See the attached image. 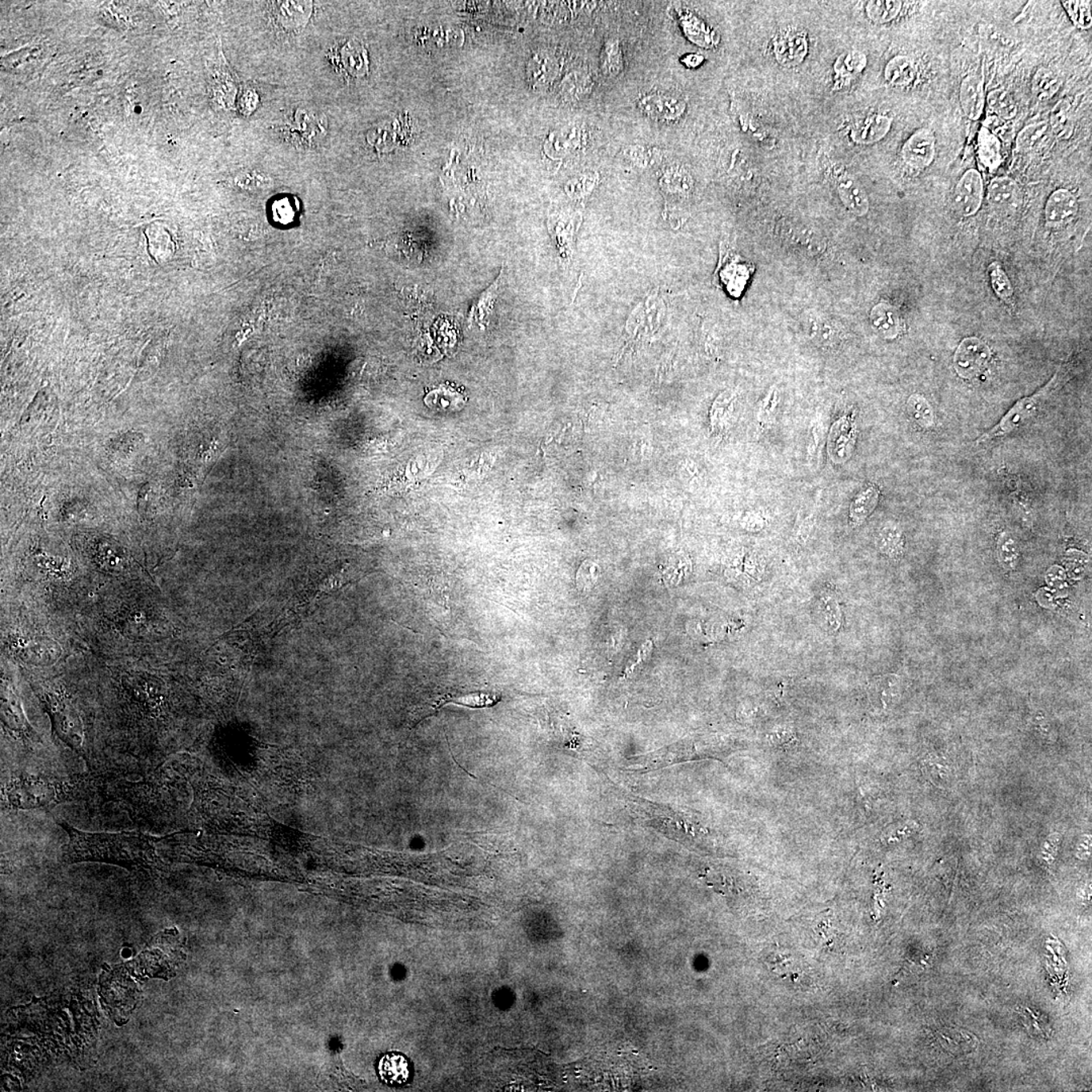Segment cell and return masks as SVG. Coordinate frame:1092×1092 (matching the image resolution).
<instances>
[{
    "label": "cell",
    "instance_id": "6da1fadb",
    "mask_svg": "<svg viewBox=\"0 0 1092 1092\" xmlns=\"http://www.w3.org/2000/svg\"><path fill=\"white\" fill-rule=\"evenodd\" d=\"M59 825L69 838L67 845L63 846L65 863L95 861L151 870H159L162 865L157 854V846L166 837H153L138 831L87 833L76 830L65 822Z\"/></svg>",
    "mask_w": 1092,
    "mask_h": 1092
},
{
    "label": "cell",
    "instance_id": "7a4b0ae2",
    "mask_svg": "<svg viewBox=\"0 0 1092 1092\" xmlns=\"http://www.w3.org/2000/svg\"><path fill=\"white\" fill-rule=\"evenodd\" d=\"M103 781L102 775L95 774L60 780L30 775L14 777L2 788V803L13 810H49L87 798L98 792Z\"/></svg>",
    "mask_w": 1092,
    "mask_h": 1092
},
{
    "label": "cell",
    "instance_id": "3957f363",
    "mask_svg": "<svg viewBox=\"0 0 1092 1092\" xmlns=\"http://www.w3.org/2000/svg\"><path fill=\"white\" fill-rule=\"evenodd\" d=\"M43 702L51 715L53 730L60 739L79 754L91 769L90 758L84 746L82 720L70 699L58 692H44Z\"/></svg>",
    "mask_w": 1092,
    "mask_h": 1092
},
{
    "label": "cell",
    "instance_id": "277c9868",
    "mask_svg": "<svg viewBox=\"0 0 1092 1092\" xmlns=\"http://www.w3.org/2000/svg\"><path fill=\"white\" fill-rule=\"evenodd\" d=\"M668 308L658 290L635 306L626 322L628 337L634 342L654 338L665 324Z\"/></svg>",
    "mask_w": 1092,
    "mask_h": 1092
},
{
    "label": "cell",
    "instance_id": "5b68a950",
    "mask_svg": "<svg viewBox=\"0 0 1092 1092\" xmlns=\"http://www.w3.org/2000/svg\"><path fill=\"white\" fill-rule=\"evenodd\" d=\"M1057 375L1054 377L1048 385H1046L1039 392L1033 396L1026 397L1019 400L1009 412L1003 416L1000 422L994 428L986 433L977 440V444H981L998 437L1006 436L1021 426L1026 420L1033 417L1040 407L1041 402L1044 400L1047 394L1051 392L1052 388L1056 385Z\"/></svg>",
    "mask_w": 1092,
    "mask_h": 1092
},
{
    "label": "cell",
    "instance_id": "8992f818",
    "mask_svg": "<svg viewBox=\"0 0 1092 1092\" xmlns=\"http://www.w3.org/2000/svg\"><path fill=\"white\" fill-rule=\"evenodd\" d=\"M990 347L977 337H967L961 341L954 355V367L959 377L972 379L978 377L990 366Z\"/></svg>",
    "mask_w": 1092,
    "mask_h": 1092
},
{
    "label": "cell",
    "instance_id": "52a82bcc",
    "mask_svg": "<svg viewBox=\"0 0 1092 1092\" xmlns=\"http://www.w3.org/2000/svg\"><path fill=\"white\" fill-rule=\"evenodd\" d=\"M773 52L777 62L784 67H796L803 62L808 53L807 34L804 30L789 28L781 30L774 38Z\"/></svg>",
    "mask_w": 1092,
    "mask_h": 1092
},
{
    "label": "cell",
    "instance_id": "ba28073f",
    "mask_svg": "<svg viewBox=\"0 0 1092 1092\" xmlns=\"http://www.w3.org/2000/svg\"><path fill=\"white\" fill-rule=\"evenodd\" d=\"M983 201V180L980 172L969 170L957 183L954 193V204L958 213L971 217L978 212Z\"/></svg>",
    "mask_w": 1092,
    "mask_h": 1092
},
{
    "label": "cell",
    "instance_id": "9c48e42d",
    "mask_svg": "<svg viewBox=\"0 0 1092 1092\" xmlns=\"http://www.w3.org/2000/svg\"><path fill=\"white\" fill-rule=\"evenodd\" d=\"M272 17L286 32H300L308 25L313 14L312 2H274L270 3Z\"/></svg>",
    "mask_w": 1092,
    "mask_h": 1092
},
{
    "label": "cell",
    "instance_id": "30bf717a",
    "mask_svg": "<svg viewBox=\"0 0 1092 1092\" xmlns=\"http://www.w3.org/2000/svg\"><path fill=\"white\" fill-rule=\"evenodd\" d=\"M326 120L324 116L313 110L298 109L287 125V131L297 143L313 145L325 135Z\"/></svg>",
    "mask_w": 1092,
    "mask_h": 1092
},
{
    "label": "cell",
    "instance_id": "8fae6325",
    "mask_svg": "<svg viewBox=\"0 0 1092 1092\" xmlns=\"http://www.w3.org/2000/svg\"><path fill=\"white\" fill-rule=\"evenodd\" d=\"M936 155V138L929 129L918 130L904 144L902 157L908 166L922 170L933 163Z\"/></svg>",
    "mask_w": 1092,
    "mask_h": 1092
},
{
    "label": "cell",
    "instance_id": "7c38bea8",
    "mask_svg": "<svg viewBox=\"0 0 1092 1092\" xmlns=\"http://www.w3.org/2000/svg\"><path fill=\"white\" fill-rule=\"evenodd\" d=\"M638 106L653 120L673 122L683 116L687 103L675 95L651 94L641 98Z\"/></svg>",
    "mask_w": 1092,
    "mask_h": 1092
},
{
    "label": "cell",
    "instance_id": "4fadbf2b",
    "mask_svg": "<svg viewBox=\"0 0 1092 1092\" xmlns=\"http://www.w3.org/2000/svg\"><path fill=\"white\" fill-rule=\"evenodd\" d=\"M987 199L994 212L1006 216L1014 214L1021 205L1022 193L1014 179L998 176L988 186Z\"/></svg>",
    "mask_w": 1092,
    "mask_h": 1092
},
{
    "label": "cell",
    "instance_id": "5bb4252c",
    "mask_svg": "<svg viewBox=\"0 0 1092 1092\" xmlns=\"http://www.w3.org/2000/svg\"><path fill=\"white\" fill-rule=\"evenodd\" d=\"M802 324L808 338L818 346L834 347L842 340L841 329L822 313L810 310L803 314Z\"/></svg>",
    "mask_w": 1092,
    "mask_h": 1092
},
{
    "label": "cell",
    "instance_id": "9a60e30c",
    "mask_svg": "<svg viewBox=\"0 0 1092 1092\" xmlns=\"http://www.w3.org/2000/svg\"><path fill=\"white\" fill-rule=\"evenodd\" d=\"M835 189L846 208L854 216L864 217L870 210L867 194L859 180L849 172H840L835 176Z\"/></svg>",
    "mask_w": 1092,
    "mask_h": 1092
},
{
    "label": "cell",
    "instance_id": "2e32d148",
    "mask_svg": "<svg viewBox=\"0 0 1092 1092\" xmlns=\"http://www.w3.org/2000/svg\"><path fill=\"white\" fill-rule=\"evenodd\" d=\"M815 609L819 626L827 634L837 635L844 626V613L837 592L830 588L822 590L816 601Z\"/></svg>",
    "mask_w": 1092,
    "mask_h": 1092
},
{
    "label": "cell",
    "instance_id": "e0dca14e",
    "mask_svg": "<svg viewBox=\"0 0 1092 1092\" xmlns=\"http://www.w3.org/2000/svg\"><path fill=\"white\" fill-rule=\"evenodd\" d=\"M238 93V80L224 57H220L212 78V97L217 106L229 110L235 103Z\"/></svg>",
    "mask_w": 1092,
    "mask_h": 1092
},
{
    "label": "cell",
    "instance_id": "ac0fdd59",
    "mask_svg": "<svg viewBox=\"0 0 1092 1092\" xmlns=\"http://www.w3.org/2000/svg\"><path fill=\"white\" fill-rule=\"evenodd\" d=\"M1078 210V199L1070 190L1061 189L1054 191L1046 202V223L1051 227H1059L1072 220Z\"/></svg>",
    "mask_w": 1092,
    "mask_h": 1092
},
{
    "label": "cell",
    "instance_id": "d6986e66",
    "mask_svg": "<svg viewBox=\"0 0 1092 1092\" xmlns=\"http://www.w3.org/2000/svg\"><path fill=\"white\" fill-rule=\"evenodd\" d=\"M660 186L666 197L686 201L691 198L694 190V179L684 166L675 164L662 171Z\"/></svg>",
    "mask_w": 1092,
    "mask_h": 1092
},
{
    "label": "cell",
    "instance_id": "ffe728a7",
    "mask_svg": "<svg viewBox=\"0 0 1092 1092\" xmlns=\"http://www.w3.org/2000/svg\"><path fill=\"white\" fill-rule=\"evenodd\" d=\"M960 102L965 116L970 120L977 121L982 116L986 97L983 80L979 76L969 75L963 79L960 86Z\"/></svg>",
    "mask_w": 1092,
    "mask_h": 1092
},
{
    "label": "cell",
    "instance_id": "44dd1931",
    "mask_svg": "<svg viewBox=\"0 0 1092 1092\" xmlns=\"http://www.w3.org/2000/svg\"><path fill=\"white\" fill-rule=\"evenodd\" d=\"M902 695V680L894 674L874 678L869 686L870 700L876 707L888 709L898 703Z\"/></svg>",
    "mask_w": 1092,
    "mask_h": 1092
},
{
    "label": "cell",
    "instance_id": "7402d4cb",
    "mask_svg": "<svg viewBox=\"0 0 1092 1092\" xmlns=\"http://www.w3.org/2000/svg\"><path fill=\"white\" fill-rule=\"evenodd\" d=\"M738 398L737 390L727 389L720 393L715 398L711 406L710 413H709L711 431L714 434H722L731 426Z\"/></svg>",
    "mask_w": 1092,
    "mask_h": 1092
},
{
    "label": "cell",
    "instance_id": "603a6c76",
    "mask_svg": "<svg viewBox=\"0 0 1092 1092\" xmlns=\"http://www.w3.org/2000/svg\"><path fill=\"white\" fill-rule=\"evenodd\" d=\"M869 319L874 330L884 339H896L902 332V319L898 310L887 302H879L874 306L870 312Z\"/></svg>",
    "mask_w": 1092,
    "mask_h": 1092
},
{
    "label": "cell",
    "instance_id": "cb8c5ba5",
    "mask_svg": "<svg viewBox=\"0 0 1092 1092\" xmlns=\"http://www.w3.org/2000/svg\"><path fill=\"white\" fill-rule=\"evenodd\" d=\"M467 398L461 390L450 385H440L424 398L428 408L437 412H458L465 407Z\"/></svg>",
    "mask_w": 1092,
    "mask_h": 1092
},
{
    "label": "cell",
    "instance_id": "d4e9b609",
    "mask_svg": "<svg viewBox=\"0 0 1092 1092\" xmlns=\"http://www.w3.org/2000/svg\"><path fill=\"white\" fill-rule=\"evenodd\" d=\"M892 118L884 114H872L864 118L853 130L852 138L861 145H871L882 140L890 131Z\"/></svg>",
    "mask_w": 1092,
    "mask_h": 1092
},
{
    "label": "cell",
    "instance_id": "484cf974",
    "mask_svg": "<svg viewBox=\"0 0 1092 1092\" xmlns=\"http://www.w3.org/2000/svg\"><path fill=\"white\" fill-rule=\"evenodd\" d=\"M875 546L881 554L898 561L904 554L906 538L902 528L894 522H887L880 528L875 535Z\"/></svg>",
    "mask_w": 1092,
    "mask_h": 1092
},
{
    "label": "cell",
    "instance_id": "4316f807",
    "mask_svg": "<svg viewBox=\"0 0 1092 1092\" xmlns=\"http://www.w3.org/2000/svg\"><path fill=\"white\" fill-rule=\"evenodd\" d=\"M880 492L875 486H868L854 498L850 506V526H861L872 514L879 503Z\"/></svg>",
    "mask_w": 1092,
    "mask_h": 1092
},
{
    "label": "cell",
    "instance_id": "83f0119b",
    "mask_svg": "<svg viewBox=\"0 0 1092 1092\" xmlns=\"http://www.w3.org/2000/svg\"><path fill=\"white\" fill-rule=\"evenodd\" d=\"M2 719L6 727L20 735L28 737L30 734L29 723L22 712L20 700L13 691L2 690Z\"/></svg>",
    "mask_w": 1092,
    "mask_h": 1092
},
{
    "label": "cell",
    "instance_id": "f1b7e54d",
    "mask_svg": "<svg viewBox=\"0 0 1092 1092\" xmlns=\"http://www.w3.org/2000/svg\"><path fill=\"white\" fill-rule=\"evenodd\" d=\"M867 66V57L860 51L842 54L834 63L835 86H845Z\"/></svg>",
    "mask_w": 1092,
    "mask_h": 1092
},
{
    "label": "cell",
    "instance_id": "f546056e",
    "mask_svg": "<svg viewBox=\"0 0 1092 1092\" xmlns=\"http://www.w3.org/2000/svg\"><path fill=\"white\" fill-rule=\"evenodd\" d=\"M885 78L892 86L904 87L910 86L917 78V66L910 57L898 55L894 57L885 67Z\"/></svg>",
    "mask_w": 1092,
    "mask_h": 1092
},
{
    "label": "cell",
    "instance_id": "4dcf8cb0",
    "mask_svg": "<svg viewBox=\"0 0 1092 1092\" xmlns=\"http://www.w3.org/2000/svg\"><path fill=\"white\" fill-rule=\"evenodd\" d=\"M580 221L576 216L558 217L553 222V234L557 241L562 258L568 260L572 258L574 248V232Z\"/></svg>",
    "mask_w": 1092,
    "mask_h": 1092
},
{
    "label": "cell",
    "instance_id": "1f68e13d",
    "mask_svg": "<svg viewBox=\"0 0 1092 1092\" xmlns=\"http://www.w3.org/2000/svg\"><path fill=\"white\" fill-rule=\"evenodd\" d=\"M978 155L981 163L990 171H995L1002 163V146L998 136L990 130H980L978 136Z\"/></svg>",
    "mask_w": 1092,
    "mask_h": 1092
},
{
    "label": "cell",
    "instance_id": "d6a6232c",
    "mask_svg": "<svg viewBox=\"0 0 1092 1092\" xmlns=\"http://www.w3.org/2000/svg\"><path fill=\"white\" fill-rule=\"evenodd\" d=\"M1050 128L1060 140H1068L1074 133L1071 106L1067 101L1063 99L1053 107L1050 114Z\"/></svg>",
    "mask_w": 1092,
    "mask_h": 1092
},
{
    "label": "cell",
    "instance_id": "836d02e7",
    "mask_svg": "<svg viewBox=\"0 0 1092 1092\" xmlns=\"http://www.w3.org/2000/svg\"><path fill=\"white\" fill-rule=\"evenodd\" d=\"M381 1078L386 1083L402 1084L409 1078V1064L404 1056L390 1054L381 1060L378 1065Z\"/></svg>",
    "mask_w": 1092,
    "mask_h": 1092
},
{
    "label": "cell",
    "instance_id": "e575fe53",
    "mask_svg": "<svg viewBox=\"0 0 1092 1092\" xmlns=\"http://www.w3.org/2000/svg\"><path fill=\"white\" fill-rule=\"evenodd\" d=\"M906 409L908 415L919 427L932 429L936 424V416L932 405L922 394H911L907 398Z\"/></svg>",
    "mask_w": 1092,
    "mask_h": 1092
},
{
    "label": "cell",
    "instance_id": "d590c367",
    "mask_svg": "<svg viewBox=\"0 0 1092 1092\" xmlns=\"http://www.w3.org/2000/svg\"><path fill=\"white\" fill-rule=\"evenodd\" d=\"M600 68L606 78H616L623 69V56L618 40L610 39L604 44L600 55Z\"/></svg>",
    "mask_w": 1092,
    "mask_h": 1092
},
{
    "label": "cell",
    "instance_id": "8d00e7d4",
    "mask_svg": "<svg viewBox=\"0 0 1092 1092\" xmlns=\"http://www.w3.org/2000/svg\"><path fill=\"white\" fill-rule=\"evenodd\" d=\"M1049 126L1046 122H1034L1025 126L1017 138L1019 151H1032L1041 147L1048 139Z\"/></svg>",
    "mask_w": 1092,
    "mask_h": 1092
},
{
    "label": "cell",
    "instance_id": "74e56055",
    "mask_svg": "<svg viewBox=\"0 0 1092 1092\" xmlns=\"http://www.w3.org/2000/svg\"><path fill=\"white\" fill-rule=\"evenodd\" d=\"M996 554L1000 565L1006 570L1017 569L1021 557L1018 540L1010 532L999 535L996 544Z\"/></svg>",
    "mask_w": 1092,
    "mask_h": 1092
},
{
    "label": "cell",
    "instance_id": "f35d334b",
    "mask_svg": "<svg viewBox=\"0 0 1092 1092\" xmlns=\"http://www.w3.org/2000/svg\"><path fill=\"white\" fill-rule=\"evenodd\" d=\"M1060 88L1058 76L1051 69L1042 67L1034 73L1032 90L1040 101H1047L1057 94Z\"/></svg>",
    "mask_w": 1092,
    "mask_h": 1092
},
{
    "label": "cell",
    "instance_id": "ab89813d",
    "mask_svg": "<svg viewBox=\"0 0 1092 1092\" xmlns=\"http://www.w3.org/2000/svg\"><path fill=\"white\" fill-rule=\"evenodd\" d=\"M938 1041L949 1052L970 1053L977 1045L976 1039L972 1034L959 1030H940Z\"/></svg>",
    "mask_w": 1092,
    "mask_h": 1092
},
{
    "label": "cell",
    "instance_id": "60d3db41",
    "mask_svg": "<svg viewBox=\"0 0 1092 1092\" xmlns=\"http://www.w3.org/2000/svg\"><path fill=\"white\" fill-rule=\"evenodd\" d=\"M988 106L996 117L1003 121H1009L1017 116L1018 106L1014 99L1011 97L1009 91L1005 90H992L987 97Z\"/></svg>",
    "mask_w": 1092,
    "mask_h": 1092
},
{
    "label": "cell",
    "instance_id": "b9f144b4",
    "mask_svg": "<svg viewBox=\"0 0 1092 1092\" xmlns=\"http://www.w3.org/2000/svg\"><path fill=\"white\" fill-rule=\"evenodd\" d=\"M902 2H869L866 6L868 18L876 24H887L895 20L903 9Z\"/></svg>",
    "mask_w": 1092,
    "mask_h": 1092
},
{
    "label": "cell",
    "instance_id": "7bdbcfd3",
    "mask_svg": "<svg viewBox=\"0 0 1092 1092\" xmlns=\"http://www.w3.org/2000/svg\"><path fill=\"white\" fill-rule=\"evenodd\" d=\"M623 155L630 160L634 166L642 170L654 167L661 162V151L655 148L645 147L642 145H630L624 148Z\"/></svg>",
    "mask_w": 1092,
    "mask_h": 1092
},
{
    "label": "cell",
    "instance_id": "ee69618b",
    "mask_svg": "<svg viewBox=\"0 0 1092 1092\" xmlns=\"http://www.w3.org/2000/svg\"><path fill=\"white\" fill-rule=\"evenodd\" d=\"M333 53L334 54H333L332 59L335 60L333 62L337 67L342 68L343 70L352 73V74H360V73L362 74V70L360 69L363 66L362 58H360L359 54L356 52V46L352 42L344 43L338 49L336 48Z\"/></svg>",
    "mask_w": 1092,
    "mask_h": 1092
},
{
    "label": "cell",
    "instance_id": "f6af8a7d",
    "mask_svg": "<svg viewBox=\"0 0 1092 1092\" xmlns=\"http://www.w3.org/2000/svg\"><path fill=\"white\" fill-rule=\"evenodd\" d=\"M599 174L595 171H590L570 180L568 186H566V191H568L570 198L584 199L592 194L599 185Z\"/></svg>",
    "mask_w": 1092,
    "mask_h": 1092
},
{
    "label": "cell",
    "instance_id": "bcb514c9",
    "mask_svg": "<svg viewBox=\"0 0 1092 1092\" xmlns=\"http://www.w3.org/2000/svg\"><path fill=\"white\" fill-rule=\"evenodd\" d=\"M988 272H990L991 286L992 289H994L996 296H998L1000 300L1005 302L1009 301L1010 298L1013 297L1014 289L1009 277H1007L1006 271L1002 270L1000 263H991L990 268H988Z\"/></svg>",
    "mask_w": 1092,
    "mask_h": 1092
},
{
    "label": "cell",
    "instance_id": "7dc6e473",
    "mask_svg": "<svg viewBox=\"0 0 1092 1092\" xmlns=\"http://www.w3.org/2000/svg\"><path fill=\"white\" fill-rule=\"evenodd\" d=\"M501 281L502 277L500 275L499 278H497L496 282L482 294L480 300H478L477 304L471 309L470 322L473 321L474 318L478 324L485 322L484 320L489 314L488 311L492 309L493 302L497 297L498 291H499Z\"/></svg>",
    "mask_w": 1092,
    "mask_h": 1092
},
{
    "label": "cell",
    "instance_id": "c3c4849f",
    "mask_svg": "<svg viewBox=\"0 0 1092 1092\" xmlns=\"http://www.w3.org/2000/svg\"><path fill=\"white\" fill-rule=\"evenodd\" d=\"M778 404H779V394H778L777 389L773 386L758 406L757 422L762 429L770 426L774 422Z\"/></svg>",
    "mask_w": 1092,
    "mask_h": 1092
},
{
    "label": "cell",
    "instance_id": "681fc988",
    "mask_svg": "<svg viewBox=\"0 0 1092 1092\" xmlns=\"http://www.w3.org/2000/svg\"><path fill=\"white\" fill-rule=\"evenodd\" d=\"M1064 565L1065 572L1073 580L1078 581L1086 573L1088 565H1090V558L1082 551L1070 550L1065 554Z\"/></svg>",
    "mask_w": 1092,
    "mask_h": 1092
},
{
    "label": "cell",
    "instance_id": "f907efd6",
    "mask_svg": "<svg viewBox=\"0 0 1092 1092\" xmlns=\"http://www.w3.org/2000/svg\"><path fill=\"white\" fill-rule=\"evenodd\" d=\"M1063 7L1074 24L1082 29H1090L1092 24L1090 2H1063Z\"/></svg>",
    "mask_w": 1092,
    "mask_h": 1092
},
{
    "label": "cell",
    "instance_id": "816d5d0a",
    "mask_svg": "<svg viewBox=\"0 0 1092 1092\" xmlns=\"http://www.w3.org/2000/svg\"><path fill=\"white\" fill-rule=\"evenodd\" d=\"M592 87L591 76L585 72H576L569 76L568 86H566V91L570 98L581 99L591 93Z\"/></svg>",
    "mask_w": 1092,
    "mask_h": 1092
},
{
    "label": "cell",
    "instance_id": "f5cc1de1",
    "mask_svg": "<svg viewBox=\"0 0 1092 1092\" xmlns=\"http://www.w3.org/2000/svg\"><path fill=\"white\" fill-rule=\"evenodd\" d=\"M767 570L764 557L756 551L746 550L745 559H743L742 572L746 576L753 578L754 581L760 582L762 581Z\"/></svg>",
    "mask_w": 1092,
    "mask_h": 1092
},
{
    "label": "cell",
    "instance_id": "db71d44e",
    "mask_svg": "<svg viewBox=\"0 0 1092 1092\" xmlns=\"http://www.w3.org/2000/svg\"><path fill=\"white\" fill-rule=\"evenodd\" d=\"M296 204L290 198H283L277 199V201L272 204L274 220L278 222V223L282 225L291 223V222H294V218H296Z\"/></svg>",
    "mask_w": 1092,
    "mask_h": 1092
},
{
    "label": "cell",
    "instance_id": "11a10c76",
    "mask_svg": "<svg viewBox=\"0 0 1092 1092\" xmlns=\"http://www.w3.org/2000/svg\"><path fill=\"white\" fill-rule=\"evenodd\" d=\"M259 105V95L258 91L252 87L245 88L239 98L240 113L245 117H249L255 112Z\"/></svg>",
    "mask_w": 1092,
    "mask_h": 1092
},
{
    "label": "cell",
    "instance_id": "9f6ffc18",
    "mask_svg": "<svg viewBox=\"0 0 1092 1092\" xmlns=\"http://www.w3.org/2000/svg\"><path fill=\"white\" fill-rule=\"evenodd\" d=\"M598 577H599V568H598L597 563L592 561H586L578 570V584L582 585L584 588H592Z\"/></svg>",
    "mask_w": 1092,
    "mask_h": 1092
},
{
    "label": "cell",
    "instance_id": "6f0895ef",
    "mask_svg": "<svg viewBox=\"0 0 1092 1092\" xmlns=\"http://www.w3.org/2000/svg\"><path fill=\"white\" fill-rule=\"evenodd\" d=\"M815 526L816 517L811 514L807 516L796 530V542L802 546H806V544L810 542L812 535L814 534Z\"/></svg>",
    "mask_w": 1092,
    "mask_h": 1092
},
{
    "label": "cell",
    "instance_id": "680465c9",
    "mask_svg": "<svg viewBox=\"0 0 1092 1092\" xmlns=\"http://www.w3.org/2000/svg\"><path fill=\"white\" fill-rule=\"evenodd\" d=\"M796 735L794 730L788 726H778L774 728L768 735V739L773 745L784 746L794 741Z\"/></svg>",
    "mask_w": 1092,
    "mask_h": 1092
},
{
    "label": "cell",
    "instance_id": "91938a15",
    "mask_svg": "<svg viewBox=\"0 0 1092 1092\" xmlns=\"http://www.w3.org/2000/svg\"><path fill=\"white\" fill-rule=\"evenodd\" d=\"M1067 574L1062 566H1053L1046 574V582L1049 587L1053 589H1062L1066 582Z\"/></svg>",
    "mask_w": 1092,
    "mask_h": 1092
},
{
    "label": "cell",
    "instance_id": "94428289",
    "mask_svg": "<svg viewBox=\"0 0 1092 1092\" xmlns=\"http://www.w3.org/2000/svg\"><path fill=\"white\" fill-rule=\"evenodd\" d=\"M745 521L746 528L750 531H760L767 526L768 518L764 512L753 511L746 514Z\"/></svg>",
    "mask_w": 1092,
    "mask_h": 1092
},
{
    "label": "cell",
    "instance_id": "6125c7cd",
    "mask_svg": "<svg viewBox=\"0 0 1092 1092\" xmlns=\"http://www.w3.org/2000/svg\"><path fill=\"white\" fill-rule=\"evenodd\" d=\"M822 437V425L821 424L814 425L811 431V442L810 443V447H808V451H810L808 452V454H810L811 457H814V455L818 454V450L819 446H821Z\"/></svg>",
    "mask_w": 1092,
    "mask_h": 1092
},
{
    "label": "cell",
    "instance_id": "be15d7a7",
    "mask_svg": "<svg viewBox=\"0 0 1092 1092\" xmlns=\"http://www.w3.org/2000/svg\"><path fill=\"white\" fill-rule=\"evenodd\" d=\"M651 649H653V643H651L650 642H646L645 645L642 646V649L641 650L638 651V654H636V660H632L631 664L627 666V669L626 670V675L627 674H630L631 670H634L636 666L641 664L642 661L646 660L647 655H649V654L650 653Z\"/></svg>",
    "mask_w": 1092,
    "mask_h": 1092
},
{
    "label": "cell",
    "instance_id": "e7e4bbea",
    "mask_svg": "<svg viewBox=\"0 0 1092 1092\" xmlns=\"http://www.w3.org/2000/svg\"><path fill=\"white\" fill-rule=\"evenodd\" d=\"M702 61H703L702 56L690 55L686 57V60L684 61V62L687 64V66L689 67H697L699 66L701 63H702Z\"/></svg>",
    "mask_w": 1092,
    "mask_h": 1092
}]
</instances>
